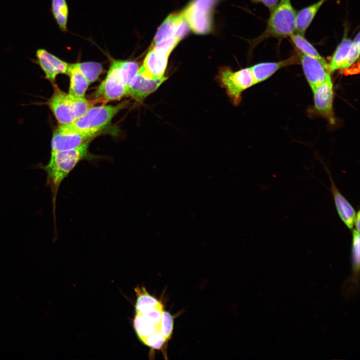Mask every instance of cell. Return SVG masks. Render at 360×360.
Segmentation results:
<instances>
[{
	"instance_id": "obj_1",
	"label": "cell",
	"mask_w": 360,
	"mask_h": 360,
	"mask_svg": "<svg viewBox=\"0 0 360 360\" xmlns=\"http://www.w3.org/2000/svg\"><path fill=\"white\" fill-rule=\"evenodd\" d=\"M88 144L86 142L74 149L51 152L49 162L42 168L46 173V184L52 193L54 217L56 196L62 182L81 160L93 157L88 152Z\"/></svg>"
},
{
	"instance_id": "obj_2",
	"label": "cell",
	"mask_w": 360,
	"mask_h": 360,
	"mask_svg": "<svg viewBox=\"0 0 360 360\" xmlns=\"http://www.w3.org/2000/svg\"><path fill=\"white\" fill-rule=\"evenodd\" d=\"M126 104L125 102H122L116 106H92L84 114L73 122L68 124H60L55 130L63 133L100 132Z\"/></svg>"
},
{
	"instance_id": "obj_3",
	"label": "cell",
	"mask_w": 360,
	"mask_h": 360,
	"mask_svg": "<svg viewBox=\"0 0 360 360\" xmlns=\"http://www.w3.org/2000/svg\"><path fill=\"white\" fill-rule=\"evenodd\" d=\"M217 80L234 105L238 104L241 100L242 92L256 84L252 70L250 68L234 72L224 67L220 69Z\"/></svg>"
},
{
	"instance_id": "obj_4",
	"label": "cell",
	"mask_w": 360,
	"mask_h": 360,
	"mask_svg": "<svg viewBox=\"0 0 360 360\" xmlns=\"http://www.w3.org/2000/svg\"><path fill=\"white\" fill-rule=\"evenodd\" d=\"M272 12L264 37L280 38L294 33L296 14L290 0H280Z\"/></svg>"
},
{
	"instance_id": "obj_5",
	"label": "cell",
	"mask_w": 360,
	"mask_h": 360,
	"mask_svg": "<svg viewBox=\"0 0 360 360\" xmlns=\"http://www.w3.org/2000/svg\"><path fill=\"white\" fill-rule=\"evenodd\" d=\"M218 0H192L182 12L190 28L196 34L210 31L212 11Z\"/></svg>"
},
{
	"instance_id": "obj_6",
	"label": "cell",
	"mask_w": 360,
	"mask_h": 360,
	"mask_svg": "<svg viewBox=\"0 0 360 360\" xmlns=\"http://www.w3.org/2000/svg\"><path fill=\"white\" fill-rule=\"evenodd\" d=\"M120 61L112 60L108 74L96 92L97 96H102L107 101L119 100L128 95L120 77Z\"/></svg>"
},
{
	"instance_id": "obj_7",
	"label": "cell",
	"mask_w": 360,
	"mask_h": 360,
	"mask_svg": "<svg viewBox=\"0 0 360 360\" xmlns=\"http://www.w3.org/2000/svg\"><path fill=\"white\" fill-rule=\"evenodd\" d=\"M47 104L60 124H68L76 120L70 95L55 86L52 96Z\"/></svg>"
},
{
	"instance_id": "obj_8",
	"label": "cell",
	"mask_w": 360,
	"mask_h": 360,
	"mask_svg": "<svg viewBox=\"0 0 360 360\" xmlns=\"http://www.w3.org/2000/svg\"><path fill=\"white\" fill-rule=\"evenodd\" d=\"M312 90L316 109L331 124H334L335 122L332 108L334 90L330 75Z\"/></svg>"
},
{
	"instance_id": "obj_9",
	"label": "cell",
	"mask_w": 360,
	"mask_h": 360,
	"mask_svg": "<svg viewBox=\"0 0 360 360\" xmlns=\"http://www.w3.org/2000/svg\"><path fill=\"white\" fill-rule=\"evenodd\" d=\"M167 78L164 76L160 78H150L140 67L130 82L128 94L138 101H142L155 92Z\"/></svg>"
},
{
	"instance_id": "obj_10",
	"label": "cell",
	"mask_w": 360,
	"mask_h": 360,
	"mask_svg": "<svg viewBox=\"0 0 360 360\" xmlns=\"http://www.w3.org/2000/svg\"><path fill=\"white\" fill-rule=\"evenodd\" d=\"M100 132H88L63 133L55 130L51 142L52 152L68 150L77 148L89 142Z\"/></svg>"
},
{
	"instance_id": "obj_11",
	"label": "cell",
	"mask_w": 360,
	"mask_h": 360,
	"mask_svg": "<svg viewBox=\"0 0 360 360\" xmlns=\"http://www.w3.org/2000/svg\"><path fill=\"white\" fill-rule=\"evenodd\" d=\"M36 63L45 74L46 78L54 82L59 74H66L68 64L44 48L36 52Z\"/></svg>"
},
{
	"instance_id": "obj_12",
	"label": "cell",
	"mask_w": 360,
	"mask_h": 360,
	"mask_svg": "<svg viewBox=\"0 0 360 360\" xmlns=\"http://www.w3.org/2000/svg\"><path fill=\"white\" fill-rule=\"evenodd\" d=\"M300 60L304 74L312 89L325 81L330 75L328 70L317 60L304 54H300Z\"/></svg>"
},
{
	"instance_id": "obj_13",
	"label": "cell",
	"mask_w": 360,
	"mask_h": 360,
	"mask_svg": "<svg viewBox=\"0 0 360 360\" xmlns=\"http://www.w3.org/2000/svg\"><path fill=\"white\" fill-rule=\"evenodd\" d=\"M169 55L152 48L147 53L141 68L150 78H162L167 67Z\"/></svg>"
},
{
	"instance_id": "obj_14",
	"label": "cell",
	"mask_w": 360,
	"mask_h": 360,
	"mask_svg": "<svg viewBox=\"0 0 360 360\" xmlns=\"http://www.w3.org/2000/svg\"><path fill=\"white\" fill-rule=\"evenodd\" d=\"M328 172L331 181L332 192L338 214L347 227L352 229L356 216V212L350 202L338 190L330 176V172Z\"/></svg>"
},
{
	"instance_id": "obj_15",
	"label": "cell",
	"mask_w": 360,
	"mask_h": 360,
	"mask_svg": "<svg viewBox=\"0 0 360 360\" xmlns=\"http://www.w3.org/2000/svg\"><path fill=\"white\" fill-rule=\"evenodd\" d=\"M296 61V57L292 56L282 61L258 64L250 68L256 84L266 80L280 68L295 64Z\"/></svg>"
},
{
	"instance_id": "obj_16",
	"label": "cell",
	"mask_w": 360,
	"mask_h": 360,
	"mask_svg": "<svg viewBox=\"0 0 360 360\" xmlns=\"http://www.w3.org/2000/svg\"><path fill=\"white\" fill-rule=\"evenodd\" d=\"M66 74L70 78L68 94L74 96L84 98L90 84L74 64H68Z\"/></svg>"
},
{
	"instance_id": "obj_17",
	"label": "cell",
	"mask_w": 360,
	"mask_h": 360,
	"mask_svg": "<svg viewBox=\"0 0 360 360\" xmlns=\"http://www.w3.org/2000/svg\"><path fill=\"white\" fill-rule=\"evenodd\" d=\"M324 0H320L302 9L296 14L295 31L297 33L302 36L304 34Z\"/></svg>"
},
{
	"instance_id": "obj_18",
	"label": "cell",
	"mask_w": 360,
	"mask_h": 360,
	"mask_svg": "<svg viewBox=\"0 0 360 360\" xmlns=\"http://www.w3.org/2000/svg\"><path fill=\"white\" fill-rule=\"evenodd\" d=\"M134 328L137 336L142 342L148 336L160 332V326L142 314L136 313L134 320Z\"/></svg>"
},
{
	"instance_id": "obj_19",
	"label": "cell",
	"mask_w": 360,
	"mask_h": 360,
	"mask_svg": "<svg viewBox=\"0 0 360 360\" xmlns=\"http://www.w3.org/2000/svg\"><path fill=\"white\" fill-rule=\"evenodd\" d=\"M290 37L295 46L304 54L317 60L328 70V64L326 60L302 35L293 33Z\"/></svg>"
},
{
	"instance_id": "obj_20",
	"label": "cell",
	"mask_w": 360,
	"mask_h": 360,
	"mask_svg": "<svg viewBox=\"0 0 360 360\" xmlns=\"http://www.w3.org/2000/svg\"><path fill=\"white\" fill-rule=\"evenodd\" d=\"M352 42V41L346 38H344L342 40L328 64L330 73L340 68L348 56Z\"/></svg>"
},
{
	"instance_id": "obj_21",
	"label": "cell",
	"mask_w": 360,
	"mask_h": 360,
	"mask_svg": "<svg viewBox=\"0 0 360 360\" xmlns=\"http://www.w3.org/2000/svg\"><path fill=\"white\" fill-rule=\"evenodd\" d=\"M180 14H172L168 16L158 28L154 38L153 44L170 37L174 36Z\"/></svg>"
},
{
	"instance_id": "obj_22",
	"label": "cell",
	"mask_w": 360,
	"mask_h": 360,
	"mask_svg": "<svg viewBox=\"0 0 360 360\" xmlns=\"http://www.w3.org/2000/svg\"><path fill=\"white\" fill-rule=\"evenodd\" d=\"M134 290L137 296L136 313H142L149 308L163 305L160 301L150 294L144 288L138 287Z\"/></svg>"
},
{
	"instance_id": "obj_23",
	"label": "cell",
	"mask_w": 360,
	"mask_h": 360,
	"mask_svg": "<svg viewBox=\"0 0 360 360\" xmlns=\"http://www.w3.org/2000/svg\"><path fill=\"white\" fill-rule=\"evenodd\" d=\"M52 12L57 24L63 32L67 30L66 25L68 14V7L66 0H52Z\"/></svg>"
},
{
	"instance_id": "obj_24",
	"label": "cell",
	"mask_w": 360,
	"mask_h": 360,
	"mask_svg": "<svg viewBox=\"0 0 360 360\" xmlns=\"http://www.w3.org/2000/svg\"><path fill=\"white\" fill-rule=\"evenodd\" d=\"M139 69L138 63L133 61H120V74L122 82L128 94L130 82Z\"/></svg>"
},
{
	"instance_id": "obj_25",
	"label": "cell",
	"mask_w": 360,
	"mask_h": 360,
	"mask_svg": "<svg viewBox=\"0 0 360 360\" xmlns=\"http://www.w3.org/2000/svg\"><path fill=\"white\" fill-rule=\"evenodd\" d=\"M89 84L95 82L102 72V66L96 62H84L74 64Z\"/></svg>"
},
{
	"instance_id": "obj_26",
	"label": "cell",
	"mask_w": 360,
	"mask_h": 360,
	"mask_svg": "<svg viewBox=\"0 0 360 360\" xmlns=\"http://www.w3.org/2000/svg\"><path fill=\"white\" fill-rule=\"evenodd\" d=\"M174 324L172 315L169 312L164 310L160 324V332L167 342L172 338Z\"/></svg>"
},
{
	"instance_id": "obj_27",
	"label": "cell",
	"mask_w": 360,
	"mask_h": 360,
	"mask_svg": "<svg viewBox=\"0 0 360 360\" xmlns=\"http://www.w3.org/2000/svg\"><path fill=\"white\" fill-rule=\"evenodd\" d=\"M70 95L76 119L84 114L93 106L92 102L84 98L76 97L70 94Z\"/></svg>"
},
{
	"instance_id": "obj_28",
	"label": "cell",
	"mask_w": 360,
	"mask_h": 360,
	"mask_svg": "<svg viewBox=\"0 0 360 360\" xmlns=\"http://www.w3.org/2000/svg\"><path fill=\"white\" fill-rule=\"evenodd\" d=\"M359 232L356 230L352 231V264L355 274L358 272L360 260V239Z\"/></svg>"
},
{
	"instance_id": "obj_29",
	"label": "cell",
	"mask_w": 360,
	"mask_h": 360,
	"mask_svg": "<svg viewBox=\"0 0 360 360\" xmlns=\"http://www.w3.org/2000/svg\"><path fill=\"white\" fill-rule=\"evenodd\" d=\"M360 55V33L358 32L352 41L348 56L340 68L344 69L350 67L358 58Z\"/></svg>"
},
{
	"instance_id": "obj_30",
	"label": "cell",
	"mask_w": 360,
	"mask_h": 360,
	"mask_svg": "<svg viewBox=\"0 0 360 360\" xmlns=\"http://www.w3.org/2000/svg\"><path fill=\"white\" fill-rule=\"evenodd\" d=\"M168 342L162 336L160 332H157L146 338L142 342L148 347L160 350Z\"/></svg>"
},
{
	"instance_id": "obj_31",
	"label": "cell",
	"mask_w": 360,
	"mask_h": 360,
	"mask_svg": "<svg viewBox=\"0 0 360 360\" xmlns=\"http://www.w3.org/2000/svg\"><path fill=\"white\" fill-rule=\"evenodd\" d=\"M178 42L179 40L172 36L152 44V48L170 54Z\"/></svg>"
},
{
	"instance_id": "obj_32",
	"label": "cell",
	"mask_w": 360,
	"mask_h": 360,
	"mask_svg": "<svg viewBox=\"0 0 360 360\" xmlns=\"http://www.w3.org/2000/svg\"><path fill=\"white\" fill-rule=\"evenodd\" d=\"M190 28L189 24L182 13L180 14V16L176 24L174 36L180 41L186 35L189 31Z\"/></svg>"
},
{
	"instance_id": "obj_33",
	"label": "cell",
	"mask_w": 360,
	"mask_h": 360,
	"mask_svg": "<svg viewBox=\"0 0 360 360\" xmlns=\"http://www.w3.org/2000/svg\"><path fill=\"white\" fill-rule=\"evenodd\" d=\"M256 2H260L272 11L278 5L279 0H254Z\"/></svg>"
},
{
	"instance_id": "obj_34",
	"label": "cell",
	"mask_w": 360,
	"mask_h": 360,
	"mask_svg": "<svg viewBox=\"0 0 360 360\" xmlns=\"http://www.w3.org/2000/svg\"><path fill=\"white\" fill-rule=\"evenodd\" d=\"M360 212L358 211L357 214H356V218L354 220V224L355 225V226L356 228L355 230H356L357 231H358L359 232H360Z\"/></svg>"
}]
</instances>
